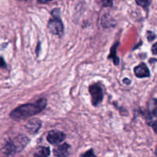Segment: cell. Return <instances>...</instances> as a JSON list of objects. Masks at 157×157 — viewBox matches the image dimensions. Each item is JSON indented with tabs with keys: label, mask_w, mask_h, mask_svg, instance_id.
<instances>
[{
	"label": "cell",
	"mask_w": 157,
	"mask_h": 157,
	"mask_svg": "<svg viewBox=\"0 0 157 157\" xmlns=\"http://www.w3.org/2000/svg\"><path fill=\"white\" fill-rule=\"evenodd\" d=\"M156 34L154 33L153 32H151V31H147V40H148L150 42H151V41H154L155 39H156Z\"/></svg>",
	"instance_id": "cell-12"
},
{
	"label": "cell",
	"mask_w": 157,
	"mask_h": 157,
	"mask_svg": "<svg viewBox=\"0 0 157 157\" xmlns=\"http://www.w3.org/2000/svg\"><path fill=\"white\" fill-rule=\"evenodd\" d=\"M47 104L48 101L46 98H40L35 102L28 103L18 106L11 111L9 117L13 121H24L42 112L45 109Z\"/></svg>",
	"instance_id": "cell-1"
},
{
	"label": "cell",
	"mask_w": 157,
	"mask_h": 157,
	"mask_svg": "<svg viewBox=\"0 0 157 157\" xmlns=\"http://www.w3.org/2000/svg\"><path fill=\"white\" fill-rule=\"evenodd\" d=\"M113 4V0H103L104 6H111Z\"/></svg>",
	"instance_id": "cell-14"
},
{
	"label": "cell",
	"mask_w": 157,
	"mask_h": 157,
	"mask_svg": "<svg viewBox=\"0 0 157 157\" xmlns=\"http://www.w3.org/2000/svg\"><path fill=\"white\" fill-rule=\"evenodd\" d=\"M0 67H6V64L5 62L4 59L0 57Z\"/></svg>",
	"instance_id": "cell-15"
},
{
	"label": "cell",
	"mask_w": 157,
	"mask_h": 157,
	"mask_svg": "<svg viewBox=\"0 0 157 157\" xmlns=\"http://www.w3.org/2000/svg\"><path fill=\"white\" fill-rule=\"evenodd\" d=\"M152 52H153V54L154 55H156V43H154L153 45V48H152Z\"/></svg>",
	"instance_id": "cell-16"
},
{
	"label": "cell",
	"mask_w": 157,
	"mask_h": 157,
	"mask_svg": "<svg viewBox=\"0 0 157 157\" xmlns=\"http://www.w3.org/2000/svg\"><path fill=\"white\" fill-rule=\"evenodd\" d=\"M51 150L47 147H38L33 153L34 157H49Z\"/></svg>",
	"instance_id": "cell-10"
},
{
	"label": "cell",
	"mask_w": 157,
	"mask_h": 157,
	"mask_svg": "<svg viewBox=\"0 0 157 157\" xmlns=\"http://www.w3.org/2000/svg\"><path fill=\"white\" fill-rule=\"evenodd\" d=\"M81 157H97L95 156L94 153L93 149H90V150H87L85 153L81 155Z\"/></svg>",
	"instance_id": "cell-13"
},
{
	"label": "cell",
	"mask_w": 157,
	"mask_h": 157,
	"mask_svg": "<svg viewBox=\"0 0 157 157\" xmlns=\"http://www.w3.org/2000/svg\"><path fill=\"white\" fill-rule=\"evenodd\" d=\"M71 146L68 144H63L53 150L54 156L56 157H68L70 155Z\"/></svg>",
	"instance_id": "cell-8"
},
{
	"label": "cell",
	"mask_w": 157,
	"mask_h": 157,
	"mask_svg": "<svg viewBox=\"0 0 157 157\" xmlns=\"http://www.w3.org/2000/svg\"><path fill=\"white\" fill-rule=\"evenodd\" d=\"M66 134L60 130H51L48 133L46 139L52 145H58L65 140Z\"/></svg>",
	"instance_id": "cell-5"
},
{
	"label": "cell",
	"mask_w": 157,
	"mask_h": 157,
	"mask_svg": "<svg viewBox=\"0 0 157 157\" xmlns=\"http://www.w3.org/2000/svg\"><path fill=\"white\" fill-rule=\"evenodd\" d=\"M120 42L119 41H117L115 44H113V46L110 48V55L107 57V59H112L113 60V62L115 65L117 66L118 64H120V58L117 55V47L119 46Z\"/></svg>",
	"instance_id": "cell-9"
},
{
	"label": "cell",
	"mask_w": 157,
	"mask_h": 157,
	"mask_svg": "<svg viewBox=\"0 0 157 157\" xmlns=\"http://www.w3.org/2000/svg\"><path fill=\"white\" fill-rule=\"evenodd\" d=\"M29 142L30 140L25 135L19 134L13 140H9L6 143L5 147H3V152L7 156L20 153L25 148Z\"/></svg>",
	"instance_id": "cell-2"
},
{
	"label": "cell",
	"mask_w": 157,
	"mask_h": 157,
	"mask_svg": "<svg viewBox=\"0 0 157 157\" xmlns=\"http://www.w3.org/2000/svg\"><path fill=\"white\" fill-rule=\"evenodd\" d=\"M134 75L138 78H150V71L145 63H140L134 67Z\"/></svg>",
	"instance_id": "cell-7"
},
{
	"label": "cell",
	"mask_w": 157,
	"mask_h": 157,
	"mask_svg": "<svg viewBox=\"0 0 157 157\" xmlns=\"http://www.w3.org/2000/svg\"><path fill=\"white\" fill-rule=\"evenodd\" d=\"M41 125H42V122L38 118H32L26 123L25 128L28 133L34 135L38 133V130L41 129Z\"/></svg>",
	"instance_id": "cell-6"
},
{
	"label": "cell",
	"mask_w": 157,
	"mask_h": 157,
	"mask_svg": "<svg viewBox=\"0 0 157 157\" xmlns=\"http://www.w3.org/2000/svg\"><path fill=\"white\" fill-rule=\"evenodd\" d=\"M48 29L53 35L61 36L64 34V25L59 17H52L48 23Z\"/></svg>",
	"instance_id": "cell-4"
},
{
	"label": "cell",
	"mask_w": 157,
	"mask_h": 157,
	"mask_svg": "<svg viewBox=\"0 0 157 157\" xmlns=\"http://www.w3.org/2000/svg\"><path fill=\"white\" fill-rule=\"evenodd\" d=\"M52 1V0H38V2L40 3H46V2H48Z\"/></svg>",
	"instance_id": "cell-18"
},
{
	"label": "cell",
	"mask_w": 157,
	"mask_h": 157,
	"mask_svg": "<svg viewBox=\"0 0 157 157\" xmlns=\"http://www.w3.org/2000/svg\"><path fill=\"white\" fill-rule=\"evenodd\" d=\"M124 83H127V84H130V83H131V81H130V80L128 79V78H124Z\"/></svg>",
	"instance_id": "cell-17"
},
{
	"label": "cell",
	"mask_w": 157,
	"mask_h": 157,
	"mask_svg": "<svg viewBox=\"0 0 157 157\" xmlns=\"http://www.w3.org/2000/svg\"><path fill=\"white\" fill-rule=\"evenodd\" d=\"M89 93L91 96V103L93 106L98 107L104 100V90L99 84H93L89 86Z\"/></svg>",
	"instance_id": "cell-3"
},
{
	"label": "cell",
	"mask_w": 157,
	"mask_h": 157,
	"mask_svg": "<svg viewBox=\"0 0 157 157\" xmlns=\"http://www.w3.org/2000/svg\"><path fill=\"white\" fill-rule=\"evenodd\" d=\"M135 1H136V4L138 6H141V7L144 8V9L148 7L149 5H150V1L149 0H135Z\"/></svg>",
	"instance_id": "cell-11"
}]
</instances>
